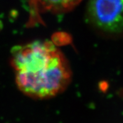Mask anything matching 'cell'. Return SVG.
Here are the masks:
<instances>
[{"mask_svg": "<svg viewBox=\"0 0 123 123\" xmlns=\"http://www.w3.org/2000/svg\"><path fill=\"white\" fill-rule=\"evenodd\" d=\"M123 0H89V20L100 31L118 35L123 30Z\"/></svg>", "mask_w": 123, "mask_h": 123, "instance_id": "2", "label": "cell"}, {"mask_svg": "<svg viewBox=\"0 0 123 123\" xmlns=\"http://www.w3.org/2000/svg\"><path fill=\"white\" fill-rule=\"evenodd\" d=\"M11 63L18 89L33 99L57 96L65 91L71 80L68 61L49 41H35L15 47Z\"/></svg>", "mask_w": 123, "mask_h": 123, "instance_id": "1", "label": "cell"}, {"mask_svg": "<svg viewBox=\"0 0 123 123\" xmlns=\"http://www.w3.org/2000/svg\"><path fill=\"white\" fill-rule=\"evenodd\" d=\"M82 0H29L36 12L62 13L73 10Z\"/></svg>", "mask_w": 123, "mask_h": 123, "instance_id": "3", "label": "cell"}]
</instances>
